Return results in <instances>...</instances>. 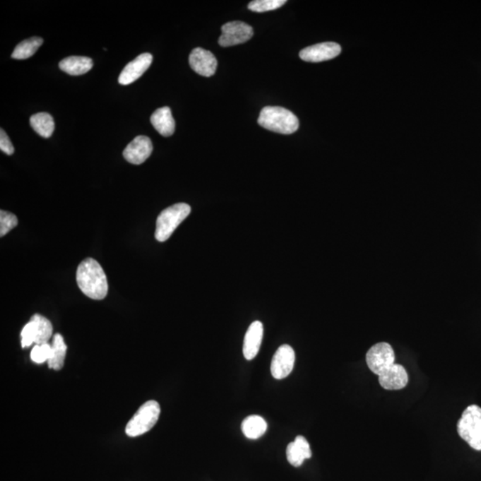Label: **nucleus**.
Wrapping results in <instances>:
<instances>
[{"label":"nucleus","instance_id":"21","mask_svg":"<svg viewBox=\"0 0 481 481\" xmlns=\"http://www.w3.org/2000/svg\"><path fill=\"white\" fill-rule=\"evenodd\" d=\"M30 321L33 322L36 330V345L49 343L50 338L53 335V326L50 321L45 316L35 314Z\"/></svg>","mask_w":481,"mask_h":481},{"label":"nucleus","instance_id":"9","mask_svg":"<svg viewBox=\"0 0 481 481\" xmlns=\"http://www.w3.org/2000/svg\"><path fill=\"white\" fill-rule=\"evenodd\" d=\"M342 52V47L335 42H323L310 46L299 52L300 59L309 63H319L333 59Z\"/></svg>","mask_w":481,"mask_h":481},{"label":"nucleus","instance_id":"25","mask_svg":"<svg viewBox=\"0 0 481 481\" xmlns=\"http://www.w3.org/2000/svg\"><path fill=\"white\" fill-rule=\"evenodd\" d=\"M52 351V346L49 343L42 345H35L30 352V358L34 363L43 364L49 361Z\"/></svg>","mask_w":481,"mask_h":481},{"label":"nucleus","instance_id":"16","mask_svg":"<svg viewBox=\"0 0 481 481\" xmlns=\"http://www.w3.org/2000/svg\"><path fill=\"white\" fill-rule=\"evenodd\" d=\"M151 122L160 135L170 136L175 132L176 124L168 107L157 109L151 116Z\"/></svg>","mask_w":481,"mask_h":481},{"label":"nucleus","instance_id":"26","mask_svg":"<svg viewBox=\"0 0 481 481\" xmlns=\"http://www.w3.org/2000/svg\"><path fill=\"white\" fill-rule=\"evenodd\" d=\"M22 337V347L28 348L32 345V343H35L36 340V330L35 326H34L33 322L30 321L28 323H26L21 333Z\"/></svg>","mask_w":481,"mask_h":481},{"label":"nucleus","instance_id":"27","mask_svg":"<svg viewBox=\"0 0 481 481\" xmlns=\"http://www.w3.org/2000/svg\"><path fill=\"white\" fill-rule=\"evenodd\" d=\"M0 131H1L0 132V149L6 155H12L13 152H15V148H13V144L4 129H1Z\"/></svg>","mask_w":481,"mask_h":481},{"label":"nucleus","instance_id":"15","mask_svg":"<svg viewBox=\"0 0 481 481\" xmlns=\"http://www.w3.org/2000/svg\"><path fill=\"white\" fill-rule=\"evenodd\" d=\"M312 452L308 440L303 436H297L295 441L290 443L286 449V457L292 466L299 467L304 461L311 458Z\"/></svg>","mask_w":481,"mask_h":481},{"label":"nucleus","instance_id":"13","mask_svg":"<svg viewBox=\"0 0 481 481\" xmlns=\"http://www.w3.org/2000/svg\"><path fill=\"white\" fill-rule=\"evenodd\" d=\"M408 374L401 364H395L388 371L379 376V384L387 391L402 390L407 386Z\"/></svg>","mask_w":481,"mask_h":481},{"label":"nucleus","instance_id":"23","mask_svg":"<svg viewBox=\"0 0 481 481\" xmlns=\"http://www.w3.org/2000/svg\"><path fill=\"white\" fill-rule=\"evenodd\" d=\"M286 0H254L248 6L252 12L263 13L282 8Z\"/></svg>","mask_w":481,"mask_h":481},{"label":"nucleus","instance_id":"1","mask_svg":"<svg viewBox=\"0 0 481 481\" xmlns=\"http://www.w3.org/2000/svg\"><path fill=\"white\" fill-rule=\"evenodd\" d=\"M78 288L88 298L104 299L108 293V282L103 268L95 259L88 258L81 262L76 273Z\"/></svg>","mask_w":481,"mask_h":481},{"label":"nucleus","instance_id":"3","mask_svg":"<svg viewBox=\"0 0 481 481\" xmlns=\"http://www.w3.org/2000/svg\"><path fill=\"white\" fill-rule=\"evenodd\" d=\"M191 213V207L187 203L173 204L160 213L156 220L155 238L158 242H165L186 220Z\"/></svg>","mask_w":481,"mask_h":481},{"label":"nucleus","instance_id":"10","mask_svg":"<svg viewBox=\"0 0 481 481\" xmlns=\"http://www.w3.org/2000/svg\"><path fill=\"white\" fill-rule=\"evenodd\" d=\"M189 64L196 73L210 77L216 73L218 61L210 51L196 47L190 54Z\"/></svg>","mask_w":481,"mask_h":481},{"label":"nucleus","instance_id":"5","mask_svg":"<svg viewBox=\"0 0 481 481\" xmlns=\"http://www.w3.org/2000/svg\"><path fill=\"white\" fill-rule=\"evenodd\" d=\"M160 415V408L158 402L149 400L143 404L129 420L126 426V434L131 438L141 436L155 427Z\"/></svg>","mask_w":481,"mask_h":481},{"label":"nucleus","instance_id":"19","mask_svg":"<svg viewBox=\"0 0 481 481\" xmlns=\"http://www.w3.org/2000/svg\"><path fill=\"white\" fill-rule=\"evenodd\" d=\"M268 424L261 416L251 415L242 424V432L247 438L258 439L267 432Z\"/></svg>","mask_w":481,"mask_h":481},{"label":"nucleus","instance_id":"4","mask_svg":"<svg viewBox=\"0 0 481 481\" xmlns=\"http://www.w3.org/2000/svg\"><path fill=\"white\" fill-rule=\"evenodd\" d=\"M458 434L470 448L481 451V408L472 405L463 411L457 424Z\"/></svg>","mask_w":481,"mask_h":481},{"label":"nucleus","instance_id":"22","mask_svg":"<svg viewBox=\"0 0 481 481\" xmlns=\"http://www.w3.org/2000/svg\"><path fill=\"white\" fill-rule=\"evenodd\" d=\"M43 44V39L39 37H30L23 40L16 47L12 54V58L17 60L27 59L35 54Z\"/></svg>","mask_w":481,"mask_h":481},{"label":"nucleus","instance_id":"12","mask_svg":"<svg viewBox=\"0 0 481 481\" xmlns=\"http://www.w3.org/2000/svg\"><path fill=\"white\" fill-rule=\"evenodd\" d=\"M153 62V56L150 53L140 54L134 60L129 62L122 70L119 77V83L129 85L138 80L148 70Z\"/></svg>","mask_w":481,"mask_h":481},{"label":"nucleus","instance_id":"17","mask_svg":"<svg viewBox=\"0 0 481 481\" xmlns=\"http://www.w3.org/2000/svg\"><path fill=\"white\" fill-rule=\"evenodd\" d=\"M60 69L73 76L87 73L93 67V60L87 57H69L59 63Z\"/></svg>","mask_w":481,"mask_h":481},{"label":"nucleus","instance_id":"24","mask_svg":"<svg viewBox=\"0 0 481 481\" xmlns=\"http://www.w3.org/2000/svg\"><path fill=\"white\" fill-rule=\"evenodd\" d=\"M17 225H18V218L15 214L6 210H0V237H4Z\"/></svg>","mask_w":481,"mask_h":481},{"label":"nucleus","instance_id":"20","mask_svg":"<svg viewBox=\"0 0 481 481\" xmlns=\"http://www.w3.org/2000/svg\"><path fill=\"white\" fill-rule=\"evenodd\" d=\"M30 126L42 138H49L54 131V121L52 116L47 112H39L32 116Z\"/></svg>","mask_w":481,"mask_h":481},{"label":"nucleus","instance_id":"11","mask_svg":"<svg viewBox=\"0 0 481 481\" xmlns=\"http://www.w3.org/2000/svg\"><path fill=\"white\" fill-rule=\"evenodd\" d=\"M151 139L146 136H138L132 140L124 151V156L132 165H139L145 162L153 153Z\"/></svg>","mask_w":481,"mask_h":481},{"label":"nucleus","instance_id":"7","mask_svg":"<svg viewBox=\"0 0 481 481\" xmlns=\"http://www.w3.org/2000/svg\"><path fill=\"white\" fill-rule=\"evenodd\" d=\"M221 32L222 34L218 39V44L224 47L247 42L254 34L251 26L239 21L226 23L221 28Z\"/></svg>","mask_w":481,"mask_h":481},{"label":"nucleus","instance_id":"2","mask_svg":"<svg viewBox=\"0 0 481 481\" xmlns=\"http://www.w3.org/2000/svg\"><path fill=\"white\" fill-rule=\"evenodd\" d=\"M262 128L280 134L290 135L298 131L299 122L291 111L280 107H266L262 109L258 119Z\"/></svg>","mask_w":481,"mask_h":481},{"label":"nucleus","instance_id":"14","mask_svg":"<svg viewBox=\"0 0 481 481\" xmlns=\"http://www.w3.org/2000/svg\"><path fill=\"white\" fill-rule=\"evenodd\" d=\"M263 332V325L259 321H255L249 327L245 334L243 348L244 356L247 360H252L257 356L261 349Z\"/></svg>","mask_w":481,"mask_h":481},{"label":"nucleus","instance_id":"8","mask_svg":"<svg viewBox=\"0 0 481 481\" xmlns=\"http://www.w3.org/2000/svg\"><path fill=\"white\" fill-rule=\"evenodd\" d=\"M295 363V352L289 345L278 348L273 357L271 362V374L276 380H282L292 373Z\"/></svg>","mask_w":481,"mask_h":481},{"label":"nucleus","instance_id":"6","mask_svg":"<svg viewBox=\"0 0 481 481\" xmlns=\"http://www.w3.org/2000/svg\"><path fill=\"white\" fill-rule=\"evenodd\" d=\"M367 364L374 374L380 376L395 364L393 349L387 343L375 344L367 353Z\"/></svg>","mask_w":481,"mask_h":481},{"label":"nucleus","instance_id":"18","mask_svg":"<svg viewBox=\"0 0 481 481\" xmlns=\"http://www.w3.org/2000/svg\"><path fill=\"white\" fill-rule=\"evenodd\" d=\"M51 346H52V351H51L47 364L50 369L59 371L64 367L67 352V346L64 343V337L60 333L54 334Z\"/></svg>","mask_w":481,"mask_h":481}]
</instances>
